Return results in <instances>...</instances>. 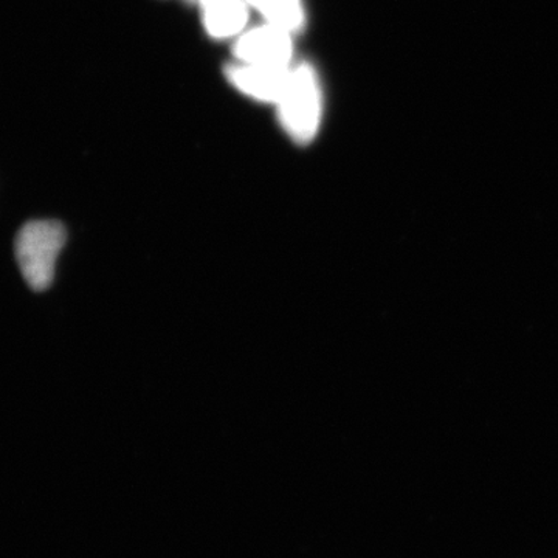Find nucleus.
Here are the masks:
<instances>
[{
	"instance_id": "obj_1",
	"label": "nucleus",
	"mask_w": 558,
	"mask_h": 558,
	"mask_svg": "<svg viewBox=\"0 0 558 558\" xmlns=\"http://www.w3.org/2000/svg\"><path fill=\"white\" fill-rule=\"evenodd\" d=\"M282 130L296 145H310L317 137L323 116L318 73L310 62L290 69L289 83L277 102Z\"/></svg>"
},
{
	"instance_id": "obj_2",
	"label": "nucleus",
	"mask_w": 558,
	"mask_h": 558,
	"mask_svg": "<svg viewBox=\"0 0 558 558\" xmlns=\"http://www.w3.org/2000/svg\"><path fill=\"white\" fill-rule=\"evenodd\" d=\"M65 241L68 231L58 220H31L22 227L14 242V252L28 288L35 292L50 288Z\"/></svg>"
},
{
	"instance_id": "obj_3",
	"label": "nucleus",
	"mask_w": 558,
	"mask_h": 558,
	"mask_svg": "<svg viewBox=\"0 0 558 558\" xmlns=\"http://www.w3.org/2000/svg\"><path fill=\"white\" fill-rule=\"evenodd\" d=\"M233 54L238 62L271 69H290L293 44L292 33L267 24L252 28L236 40Z\"/></svg>"
},
{
	"instance_id": "obj_4",
	"label": "nucleus",
	"mask_w": 558,
	"mask_h": 558,
	"mask_svg": "<svg viewBox=\"0 0 558 558\" xmlns=\"http://www.w3.org/2000/svg\"><path fill=\"white\" fill-rule=\"evenodd\" d=\"M290 69H271L234 62L227 65L226 78L234 89L253 100L277 105L288 87Z\"/></svg>"
},
{
	"instance_id": "obj_5",
	"label": "nucleus",
	"mask_w": 558,
	"mask_h": 558,
	"mask_svg": "<svg viewBox=\"0 0 558 558\" xmlns=\"http://www.w3.org/2000/svg\"><path fill=\"white\" fill-rule=\"evenodd\" d=\"M197 5L201 7L205 31L211 38H233L247 25V0H201Z\"/></svg>"
},
{
	"instance_id": "obj_6",
	"label": "nucleus",
	"mask_w": 558,
	"mask_h": 558,
	"mask_svg": "<svg viewBox=\"0 0 558 558\" xmlns=\"http://www.w3.org/2000/svg\"><path fill=\"white\" fill-rule=\"evenodd\" d=\"M248 5L263 14L269 24L296 35L306 27L303 0H247Z\"/></svg>"
}]
</instances>
